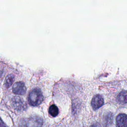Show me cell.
Listing matches in <instances>:
<instances>
[{
	"label": "cell",
	"mask_w": 127,
	"mask_h": 127,
	"mask_svg": "<svg viewBox=\"0 0 127 127\" xmlns=\"http://www.w3.org/2000/svg\"><path fill=\"white\" fill-rule=\"evenodd\" d=\"M90 127H100V126L98 124H94L90 126Z\"/></svg>",
	"instance_id": "8fae6325"
},
{
	"label": "cell",
	"mask_w": 127,
	"mask_h": 127,
	"mask_svg": "<svg viewBox=\"0 0 127 127\" xmlns=\"http://www.w3.org/2000/svg\"><path fill=\"white\" fill-rule=\"evenodd\" d=\"M104 101L103 97L99 94L94 96L91 102V104L92 108L94 110H97L104 104Z\"/></svg>",
	"instance_id": "277c9868"
},
{
	"label": "cell",
	"mask_w": 127,
	"mask_h": 127,
	"mask_svg": "<svg viewBox=\"0 0 127 127\" xmlns=\"http://www.w3.org/2000/svg\"><path fill=\"white\" fill-rule=\"evenodd\" d=\"M14 79V77L12 74H9L8 75L5 80V86L7 88H9L13 83Z\"/></svg>",
	"instance_id": "9c48e42d"
},
{
	"label": "cell",
	"mask_w": 127,
	"mask_h": 127,
	"mask_svg": "<svg viewBox=\"0 0 127 127\" xmlns=\"http://www.w3.org/2000/svg\"><path fill=\"white\" fill-rule=\"evenodd\" d=\"M26 91L25 84L23 82L19 81L15 83L12 87L13 93L16 95H24Z\"/></svg>",
	"instance_id": "3957f363"
},
{
	"label": "cell",
	"mask_w": 127,
	"mask_h": 127,
	"mask_svg": "<svg viewBox=\"0 0 127 127\" xmlns=\"http://www.w3.org/2000/svg\"><path fill=\"white\" fill-rule=\"evenodd\" d=\"M49 113L53 117H56L59 114V109L57 106L55 105H51L49 109Z\"/></svg>",
	"instance_id": "ba28073f"
},
{
	"label": "cell",
	"mask_w": 127,
	"mask_h": 127,
	"mask_svg": "<svg viewBox=\"0 0 127 127\" xmlns=\"http://www.w3.org/2000/svg\"><path fill=\"white\" fill-rule=\"evenodd\" d=\"M43 122L42 119L38 116L31 117L22 119L19 123V127H41Z\"/></svg>",
	"instance_id": "6da1fadb"
},
{
	"label": "cell",
	"mask_w": 127,
	"mask_h": 127,
	"mask_svg": "<svg viewBox=\"0 0 127 127\" xmlns=\"http://www.w3.org/2000/svg\"><path fill=\"white\" fill-rule=\"evenodd\" d=\"M12 105L15 109L18 110H24L26 108V105L22 99L18 96H15L12 99Z\"/></svg>",
	"instance_id": "5b68a950"
},
{
	"label": "cell",
	"mask_w": 127,
	"mask_h": 127,
	"mask_svg": "<svg viewBox=\"0 0 127 127\" xmlns=\"http://www.w3.org/2000/svg\"><path fill=\"white\" fill-rule=\"evenodd\" d=\"M116 124L118 127H127V115L120 114L116 118Z\"/></svg>",
	"instance_id": "8992f818"
},
{
	"label": "cell",
	"mask_w": 127,
	"mask_h": 127,
	"mask_svg": "<svg viewBox=\"0 0 127 127\" xmlns=\"http://www.w3.org/2000/svg\"><path fill=\"white\" fill-rule=\"evenodd\" d=\"M42 91L39 88H34L30 91L28 97L29 104L33 106L40 105L43 100Z\"/></svg>",
	"instance_id": "7a4b0ae2"
},
{
	"label": "cell",
	"mask_w": 127,
	"mask_h": 127,
	"mask_svg": "<svg viewBox=\"0 0 127 127\" xmlns=\"http://www.w3.org/2000/svg\"><path fill=\"white\" fill-rule=\"evenodd\" d=\"M0 127H7L6 125L2 122V121L1 120L0 122Z\"/></svg>",
	"instance_id": "30bf717a"
},
{
	"label": "cell",
	"mask_w": 127,
	"mask_h": 127,
	"mask_svg": "<svg viewBox=\"0 0 127 127\" xmlns=\"http://www.w3.org/2000/svg\"><path fill=\"white\" fill-rule=\"evenodd\" d=\"M117 101L121 104L127 103V92L126 91H121L117 96Z\"/></svg>",
	"instance_id": "52a82bcc"
}]
</instances>
